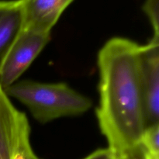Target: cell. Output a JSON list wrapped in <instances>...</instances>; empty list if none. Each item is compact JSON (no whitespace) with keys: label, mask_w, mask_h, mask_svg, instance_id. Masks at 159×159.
<instances>
[{"label":"cell","mask_w":159,"mask_h":159,"mask_svg":"<svg viewBox=\"0 0 159 159\" xmlns=\"http://www.w3.org/2000/svg\"><path fill=\"white\" fill-rule=\"evenodd\" d=\"M28 123L25 113L12 105L0 86V159H12L20 133Z\"/></svg>","instance_id":"8992f818"},{"label":"cell","mask_w":159,"mask_h":159,"mask_svg":"<svg viewBox=\"0 0 159 159\" xmlns=\"http://www.w3.org/2000/svg\"><path fill=\"white\" fill-rule=\"evenodd\" d=\"M140 45L113 37L98 54L99 127L115 159L140 144L146 128L139 80Z\"/></svg>","instance_id":"6da1fadb"},{"label":"cell","mask_w":159,"mask_h":159,"mask_svg":"<svg viewBox=\"0 0 159 159\" xmlns=\"http://www.w3.org/2000/svg\"><path fill=\"white\" fill-rule=\"evenodd\" d=\"M30 124L24 126L19 137L12 159H40L34 154L30 141Z\"/></svg>","instance_id":"ba28073f"},{"label":"cell","mask_w":159,"mask_h":159,"mask_svg":"<svg viewBox=\"0 0 159 159\" xmlns=\"http://www.w3.org/2000/svg\"><path fill=\"white\" fill-rule=\"evenodd\" d=\"M50 40L51 34L23 29L0 70V86L3 90L18 81Z\"/></svg>","instance_id":"3957f363"},{"label":"cell","mask_w":159,"mask_h":159,"mask_svg":"<svg viewBox=\"0 0 159 159\" xmlns=\"http://www.w3.org/2000/svg\"><path fill=\"white\" fill-rule=\"evenodd\" d=\"M120 159H145V157H144L141 147L138 145L133 150L124 154L123 156L120 158Z\"/></svg>","instance_id":"8fae6325"},{"label":"cell","mask_w":159,"mask_h":159,"mask_svg":"<svg viewBox=\"0 0 159 159\" xmlns=\"http://www.w3.org/2000/svg\"><path fill=\"white\" fill-rule=\"evenodd\" d=\"M9 97L28 108L34 119L47 124L65 116L83 114L92 107V101L67 84L17 81L6 89Z\"/></svg>","instance_id":"7a4b0ae2"},{"label":"cell","mask_w":159,"mask_h":159,"mask_svg":"<svg viewBox=\"0 0 159 159\" xmlns=\"http://www.w3.org/2000/svg\"><path fill=\"white\" fill-rule=\"evenodd\" d=\"M118 159H120V158H118Z\"/></svg>","instance_id":"7c38bea8"},{"label":"cell","mask_w":159,"mask_h":159,"mask_svg":"<svg viewBox=\"0 0 159 159\" xmlns=\"http://www.w3.org/2000/svg\"><path fill=\"white\" fill-rule=\"evenodd\" d=\"M139 80L146 127L159 124V40L140 46Z\"/></svg>","instance_id":"277c9868"},{"label":"cell","mask_w":159,"mask_h":159,"mask_svg":"<svg viewBox=\"0 0 159 159\" xmlns=\"http://www.w3.org/2000/svg\"><path fill=\"white\" fill-rule=\"evenodd\" d=\"M74 0H21L23 30L51 34L64 11Z\"/></svg>","instance_id":"5b68a950"},{"label":"cell","mask_w":159,"mask_h":159,"mask_svg":"<svg viewBox=\"0 0 159 159\" xmlns=\"http://www.w3.org/2000/svg\"><path fill=\"white\" fill-rule=\"evenodd\" d=\"M143 9L147 14L153 29L154 39H159V0H146Z\"/></svg>","instance_id":"9c48e42d"},{"label":"cell","mask_w":159,"mask_h":159,"mask_svg":"<svg viewBox=\"0 0 159 159\" xmlns=\"http://www.w3.org/2000/svg\"><path fill=\"white\" fill-rule=\"evenodd\" d=\"M23 28L21 0H0V70Z\"/></svg>","instance_id":"52a82bcc"},{"label":"cell","mask_w":159,"mask_h":159,"mask_svg":"<svg viewBox=\"0 0 159 159\" xmlns=\"http://www.w3.org/2000/svg\"><path fill=\"white\" fill-rule=\"evenodd\" d=\"M83 159H115L110 149L102 148L95 151Z\"/></svg>","instance_id":"30bf717a"}]
</instances>
